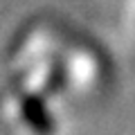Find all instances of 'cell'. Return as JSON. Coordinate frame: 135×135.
<instances>
[{
    "mask_svg": "<svg viewBox=\"0 0 135 135\" xmlns=\"http://www.w3.org/2000/svg\"><path fill=\"white\" fill-rule=\"evenodd\" d=\"M20 110H23V119L29 128L36 135H52L56 131L52 115H50L47 106L41 95H27L20 104Z\"/></svg>",
    "mask_w": 135,
    "mask_h": 135,
    "instance_id": "cell-1",
    "label": "cell"
}]
</instances>
